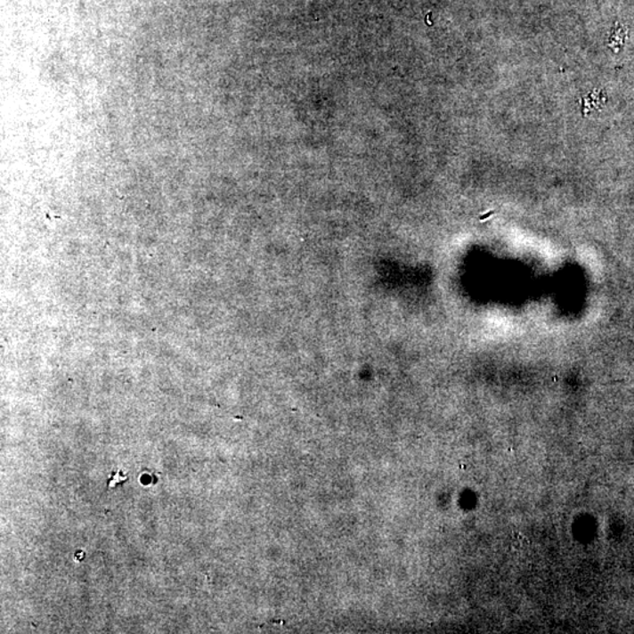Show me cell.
<instances>
[{"label": "cell", "mask_w": 634, "mask_h": 634, "mask_svg": "<svg viewBox=\"0 0 634 634\" xmlns=\"http://www.w3.org/2000/svg\"><path fill=\"white\" fill-rule=\"evenodd\" d=\"M512 541H514V545L516 549L525 548L526 543H528V541H526L525 536H523L522 533L518 532L512 534Z\"/></svg>", "instance_id": "obj_1"}]
</instances>
